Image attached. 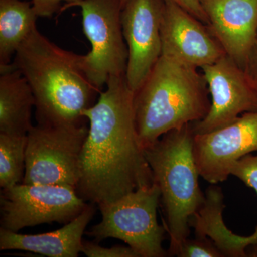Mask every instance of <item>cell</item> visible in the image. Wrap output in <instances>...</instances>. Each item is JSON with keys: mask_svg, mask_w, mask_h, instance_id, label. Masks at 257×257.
I'll use <instances>...</instances> for the list:
<instances>
[{"mask_svg": "<svg viewBox=\"0 0 257 257\" xmlns=\"http://www.w3.org/2000/svg\"><path fill=\"white\" fill-rule=\"evenodd\" d=\"M226 55L246 69L257 38V0H200Z\"/></svg>", "mask_w": 257, "mask_h": 257, "instance_id": "obj_13", "label": "cell"}, {"mask_svg": "<svg viewBox=\"0 0 257 257\" xmlns=\"http://www.w3.org/2000/svg\"><path fill=\"white\" fill-rule=\"evenodd\" d=\"M82 0H32L35 13L39 18H51L55 13H62Z\"/></svg>", "mask_w": 257, "mask_h": 257, "instance_id": "obj_22", "label": "cell"}, {"mask_svg": "<svg viewBox=\"0 0 257 257\" xmlns=\"http://www.w3.org/2000/svg\"><path fill=\"white\" fill-rule=\"evenodd\" d=\"M161 37L162 55L196 68L226 55L209 27L172 0H165Z\"/></svg>", "mask_w": 257, "mask_h": 257, "instance_id": "obj_12", "label": "cell"}, {"mask_svg": "<svg viewBox=\"0 0 257 257\" xmlns=\"http://www.w3.org/2000/svg\"><path fill=\"white\" fill-rule=\"evenodd\" d=\"M26 147L27 135L0 133V186L3 189L23 182Z\"/></svg>", "mask_w": 257, "mask_h": 257, "instance_id": "obj_18", "label": "cell"}, {"mask_svg": "<svg viewBox=\"0 0 257 257\" xmlns=\"http://www.w3.org/2000/svg\"><path fill=\"white\" fill-rule=\"evenodd\" d=\"M172 1L175 2L176 4L179 5L181 8L188 12L194 18L200 20L208 26L209 19L201 4L200 0H172Z\"/></svg>", "mask_w": 257, "mask_h": 257, "instance_id": "obj_23", "label": "cell"}, {"mask_svg": "<svg viewBox=\"0 0 257 257\" xmlns=\"http://www.w3.org/2000/svg\"><path fill=\"white\" fill-rule=\"evenodd\" d=\"M251 256H256L257 257V249L252 250V253H251Z\"/></svg>", "mask_w": 257, "mask_h": 257, "instance_id": "obj_25", "label": "cell"}, {"mask_svg": "<svg viewBox=\"0 0 257 257\" xmlns=\"http://www.w3.org/2000/svg\"><path fill=\"white\" fill-rule=\"evenodd\" d=\"M38 18L31 2L0 0V67L11 64L19 47L37 28Z\"/></svg>", "mask_w": 257, "mask_h": 257, "instance_id": "obj_17", "label": "cell"}, {"mask_svg": "<svg viewBox=\"0 0 257 257\" xmlns=\"http://www.w3.org/2000/svg\"><path fill=\"white\" fill-rule=\"evenodd\" d=\"M257 151V111L209 133L194 134L193 153L199 176L211 184L223 182L231 175L240 159Z\"/></svg>", "mask_w": 257, "mask_h": 257, "instance_id": "obj_10", "label": "cell"}, {"mask_svg": "<svg viewBox=\"0 0 257 257\" xmlns=\"http://www.w3.org/2000/svg\"><path fill=\"white\" fill-rule=\"evenodd\" d=\"M82 28L92 49L82 55V67L101 91L113 76L126 74L128 49L121 23V0H82Z\"/></svg>", "mask_w": 257, "mask_h": 257, "instance_id": "obj_7", "label": "cell"}, {"mask_svg": "<svg viewBox=\"0 0 257 257\" xmlns=\"http://www.w3.org/2000/svg\"><path fill=\"white\" fill-rule=\"evenodd\" d=\"M231 175L239 178L250 188L254 189L257 194V155H247L238 160L233 165ZM254 245L252 250L257 249V226L251 234Z\"/></svg>", "mask_w": 257, "mask_h": 257, "instance_id": "obj_19", "label": "cell"}, {"mask_svg": "<svg viewBox=\"0 0 257 257\" xmlns=\"http://www.w3.org/2000/svg\"><path fill=\"white\" fill-rule=\"evenodd\" d=\"M81 252L88 257H139L130 246H116L103 247L95 243L83 240Z\"/></svg>", "mask_w": 257, "mask_h": 257, "instance_id": "obj_21", "label": "cell"}, {"mask_svg": "<svg viewBox=\"0 0 257 257\" xmlns=\"http://www.w3.org/2000/svg\"><path fill=\"white\" fill-rule=\"evenodd\" d=\"M35 99L30 84L13 63L0 67V133L27 135Z\"/></svg>", "mask_w": 257, "mask_h": 257, "instance_id": "obj_15", "label": "cell"}, {"mask_svg": "<svg viewBox=\"0 0 257 257\" xmlns=\"http://www.w3.org/2000/svg\"><path fill=\"white\" fill-rule=\"evenodd\" d=\"M205 196L202 207L190 219V226L194 228L196 236H209L223 256H247L246 248L254 244L252 236H238L224 224L222 212L225 206L221 189L212 184L206 191Z\"/></svg>", "mask_w": 257, "mask_h": 257, "instance_id": "obj_16", "label": "cell"}, {"mask_svg": "<svg viewBox=\"0 0 257 257\" xmlns=\"http://www.w3.org/2000/svg\"><path fill=\"white\" fill-rule=\"evenodd\" d=\"M88 131L85 123L32 126L27 135L25 172L22 183L76 189Z\"/></svg>", "mask_w": 257, "mask_h": 257, "instance_id": "obj_6", "label": "cell"}, {"mask_svg": "<svg viewBox=\"0 0 257 257\" xmlns=\"http://www.w3.org/2000/svg\"><path fill=\"white\" fill-rule=\"evenodd\" d=\"M1 228L18 232L46 223L67 224L87 207L76 189L53 184H18L3 189Z\"/></svg>", "mask_w": 257, "mask_h": 257, "instance_id": "obj_8", "label": "cell"}, {"mask_svg": "<svg viewBox=\"0 0 257 257\" xmlns=\"http://www.w3.org/2000/svg\"><path fill=\"white\" fill-rule=\"evenodd\" d=\"M211 97L207 116L192 123L194 134L222 127L239 114L257 111V80L246 69L225 55L201 68Z\"/></svg>", "mask_w": 257, "mask_h": 257, "instance_id": "obj_9", "label": "cell"}, {"mask_svg": "<svg viewBox=\"0 0 257 257\" xmlns=\"http://www.w3.org/2000/svg\"><path fill=\"white\" fill-rule=\"evenodd\" d=\"M95 214L93 204L63 227L51 232L23 234L0 228V249L23 250L49 257H77L83 235Z\"/></svg>", "mask_w": 257, "mask_h": 257, "instance_id": "obj_14", "label": "cell"}, {"mask_svg": "<svg viewBox=\"0 0 257 257\" xmlns=\"http://www.w3.org/2000/svg\"><path fill=\"white\" fill-rule=\"evenodd\" d=\"M160 200V187L154 182L114 202L99 204L101 221L87 234L97 241L109 238L121 240L139 257L167 256L162 246L167 230L157 221Z\"/></svg>", "mask_w": 257, "mask_h": 257, "instance_id": "obj_5", "label": "cell"}, {"mask_svg": "<svg viewBox=\"0 0 257 257\" xmlns=\"http://www.w3.org/2000/svg\"><path fill=\"white\" fill-rule=\"evenodd\" d=\"M99 94L95 104L82 113L89 131L76 187L79 197L97 205L154 183L137 130L135 92L126 74L110 77Z\"/></svg>", "mask_w": 257, "mask_h": 257, "instance_id": "obj_1", "label": "cell"}, {"mask_svg": "<svg viewBox=\"0 0 257 257\" xmlns=\"http://www.w3.org/2000/svg\"><path fill=\"white\" fill-rule=\"evenodd\" d=\"M177 256L179 257H220L222 253L211 239L207 237L187 238L181 245Z\"/></svg>", "mask_w": 257, "mask_h": 257, "instance_id": "obj_20", "label": "cell"}, {"mask_svg": "<svg viewBox=\"0 0 257 257\" xmlns=\"http://www.w3.org/2000/svg\"><path fill=\"white\" fill-rule=\"evenodd\" d=\"M246 70L257 80V38L248 58Z\"/></svg>", "mask_w": 257, "mask_h": 257, "instance_id": "obj_24", "label": "cell"}, {"mask_svg": "<svg viewBox=\"0 0 257 257\" xmlns=\"http://www.w3.org/2000/svg\"><path fill=\"white\" fill-rule=\"evenodd\" d=\"M165 0H126L121 12L128 49L126 79L136 92L162 55L161 24Z\"/></svg>", "mask_w": 257, "mask_h": 257, "instance_id": "obj_11", "label": "cell"}, {"mask_svg": "<svg viewBox=\"0 0 257 257\" xmlns=\"http://www.w3.org/2000/svg\"><path fill=\"white\" fill-rule=\"evenodd\" d=\"M13 65L27 79L35 99L38 124L85 123L83 111L101 91L82 67V55L64 50L35 28L14 56Z\"/></svg>", "mask_w": 257, "mask_h": 257, "instance_id": "obj_2", "label": "cell"}, {"mask_svg": "<svg viewBox=\"0 0 257 257\" xmlns=\"http://www.w3.org/2000/svg\"><path fill=\"white\" fill-rule=\"evenodd\" d=\"M198 68L162 55L134 95V111L143 148L165 134L204 119L209 91Z\"/></svg>", "mask_w": 257, "mask_h": 257, "instance_id": "obj_3", "label": "cell"}, {"mask_svg": "<svg viewBox=\"0 0 257 257\" xmlns=\"http://www.w3.org/2000/svg\"><path fill=\"white\" fill-rule=\"evenodd\" d=\"M192 123L165 134L145 148V155L160 187L161 201L170 236L169 254L177 256L190 234V219L205 202L193 153Z\"/></svg>", "mask_w": 257, "mask_h": 257, "instance_id": "obj_4", "label": "cell"}, {"mask_svg": "<svg viewBox=\"0 0 257 257\" xmlns=\"http://www.w3.org/2000/svg\"><path fill=\"white\" fill-rule=\"evenodd\" d=\"M126 0H121V5H122V7H123V5H124V3H126Z\"/></svg>", "mask_w": 257, "mask_h": 257, "instance_id": "obj_26", "label": "cell"}]
</instances>
